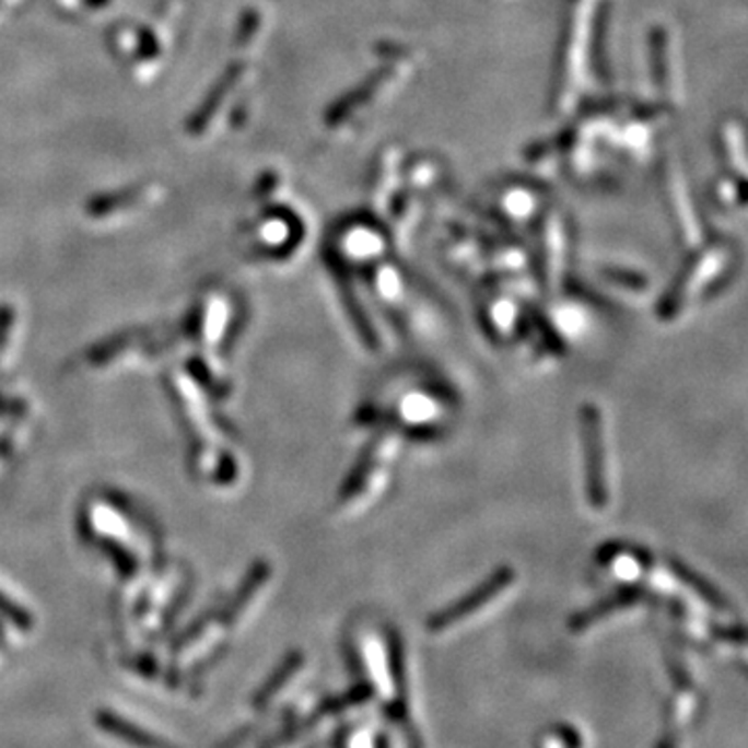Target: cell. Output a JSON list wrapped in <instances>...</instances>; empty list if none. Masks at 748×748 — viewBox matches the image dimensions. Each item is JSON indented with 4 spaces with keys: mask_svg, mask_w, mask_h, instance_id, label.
<instances>
[{
    "mask_svg": "<svg viewBox=\"0 0 748 748\" xmlns=\"http://www.w3.org/2000/svg\"><path fill=\"white\" fill-rule=\"evenodd\" d=\"M87 7H92V9H103V7H108L110 4V0H83Z\"/></svg>",
    "mask_w": 748,
    "mask_h": 748,
    "instance_id": "9",
    "label": "cell"
},
{
    "mask_svg": "<svg viewBox=\"0 0 748 748\" xmlns=\"http://www.w3.org/2000/svg\"><path fill=\"white\" fill-rule=\"evenodd\" d=\"M159 52H161V46H159L154 32L142 27L138 34V57L148 61V59H156Z\"/></svg>",
    "mask_w": 748,
    "mask_h": 748,
    "instance_id": "7",
    "label": "cell"
},
{
    "mask_svg": "<svg viewBox=\"0 0 748 748\" xmlns=\"http://www.w3.org/2000/svg\"><path fill=\"white\" fill-rule=\"evenodd\" d=\"M395 454H397V439L394 435L374 439L371 447L360 457L348 482L343 484L339 503L343 507H360L376 495L387 480V470H389V464L394 461Z\"/></svg>",
    "mask_w": 748,
    "mask_h": 748,
    "instance_id": "1",
    "label": "cell"
},
{
    "mask_svg": "<svg viewBox=\"0 0 748 748\" xmlns=\"http://www.w3.org/2000/svg\"><path fill=\"white\" fill-rule=\"evenodd\" d=\"M140 196L138 187H127V189H117V191H106V194H98L94 198H90V202L85 204L87 214L92 217H106L115 210L129 207L136 202V198Z\"/></svg>",
    "mask_w": 748,
    "mask_h": 748,
    "instance_id": "5",
    "label": "cell"
},
{
    "mask_svg": "<svg viewBox=\"0 0 748 748\" xmlns=\"http://www.w3.org/2000/svg\"><path fill=\"white\" fill-rule=\"evenodd\" d=\"M518 582V574L516 570L512 568H499L495 570L484 584H480L478 588H475L464 601L456 603L454 607L445 609L441 616H436L435 626L436 628H443V626H449V623L461 622L466 618H470L472 613H477L480 609L493 605V603L499 601L505 593L512 591V586Z\"/></svg>",
    "mask_w": 748,
    "mask_h": 748,
    "instance_id": "3",
    "label": "cell"
},
{
    "mask_svg": "<svg viewBox=\"0 0 748 748\" xmlns=\"http://www.w3.org/2000/svg\"><path fill=\"white\" fill-rule=\"evenodd\" d=\"M581 439L584 445L586 498L595 510H603L609 493H607V472H605L601 412L595 406L581 408Z\"/></svg>",
    "mask_w": 748,
    "mask_h": 748,
    "instance_id": "2",
    "label": "cell"
},
{
    "mask_svg": "<svg viewBox=\"0 0 748 748\" xmlns=\"http://www.w3.org/2000/svg\"><path fill=\"white\" fill-rule=\"evenodd\" d=\"M258 25H260V15H258L254 9L246 11V13L242 15V20H239V27H237L235 44H237V46H244V44H248V42L254 38V34H256Z\"/></svg>",
    "mask_w": 748,
    "mask_h": 748,
    "instance_id": "6",
    "label": "cell"
},
{
    "mask_svg": "<svg viewBox=\"0 0 748 748\" xmlns=\"http://www.w3.org/2000/svg\"><path fill=\"white\" fill-rule=\"evenodd\" d=\"M242 73H244V62L237 61L229 65L227 69L223 71V75L212 83V87L208 90L204 101L198 104V108L189 115L186 124L187 133H191V136L204 133V129L212 121L214 113L223 104V98L227 96L229 90L242 78Z\"/></svg>",
    "mask_w": 748,
    "mask_h": 748,
    "instance_id": "4",
    "label": "cell"
},
{
    "mask_svg": "<svg viewBox=\"0 0 748 748\" xmlns=\"http://www.w3.org/2000/svg\"><path fill=\"white\" fill-rule=\"evenodd\" d=\"M0 613H4L7 618H11L13 622L27 623V613L17 607L15 603L9 601L2 593H0Z\"/></svg>",
    "mask_w": 748,
    "mask_h": 748,
    "instance_id": "8",
    "label": "cell"
}]
</instances>
